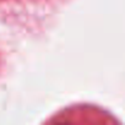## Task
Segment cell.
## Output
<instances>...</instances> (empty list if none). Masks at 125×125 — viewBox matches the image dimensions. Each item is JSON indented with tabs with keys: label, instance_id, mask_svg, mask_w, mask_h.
Here are the masks:
<instances>
[]
</instances>
